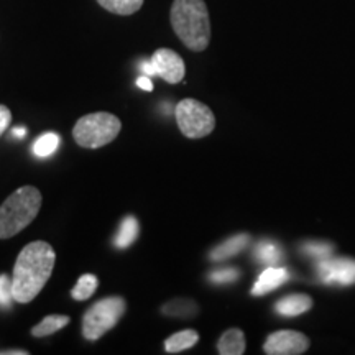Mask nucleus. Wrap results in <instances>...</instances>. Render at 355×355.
<instances>
[{
    "label": "nucleus",
    "mask_w": 355,
    "mask_h": 355,
    "mask_svg": "<svg viewBox=\"0 0 355 355\" xmlns=\"http://www.w3.org/2000/svg\"><path fill=\"white\" fill-rule=\"evenodd\" d=\"M56 254L48 242L35 241L21 248L12 273L13 300L20 304L33 301L55 268Z\"/></svg>",
    "instance_id": "f257e3e1"
},
{
    "label": "nucleus",
    "mask_w": 355,
    "mask_h": 355,
    "mask_svg": "<svg viewBox=\"0 0 355 355\" xmlns=\"http://www.w3.org/2000/svg\"><path fill=\"white\" fill-rule=\"evenodd\" d=\"M171 26L191 51H204L211 42V19L204 0H175L170 12Z\"/></svg>",
    "instance_id": "f03ea898"
},
{
    "label": "nucleus",
    "mask_w": 355,
    "mask_h": 355,
    "mask_svg": "<svg viewBox=\"0 0 355 355\" xmlns=\"http://www.w3.org/2000/svg\"><path fill=\"white\" fill-rule=\"evenodd\" d=\"M42 193L35 186H21L0 206V239H12L35 220L42 209Z\"/></svg>",
    "instance_id": "7ed1b4c3"
},
{
    "label": "nucleus",
    "mask_w": 355,
    "mask_h": 355,
    "mask_svg": "<svg viewBox=\"0 0 355 355\" xmlns=\"http://www.w3.org/2000/svg\"><path fill=\"white\" fill-rule=\"evenodd\" d=\"M121 130L122 122L117 115L94 112L79 119L73 128V139L83 148L96 150L114 141Z\"/></svg>",
    "instance_id": "20e7f679"
},
{
    "label": "nucleus",
    "mask_w": 355,
    "mask_h": 355,
    "mask_svg": "<svg viewBox=\"0 0 355 355\" xmlns=\"http://www.w3.org/2000/svg\"><path fill=\"white\" fill-rule=\"evenodd\" d=\"M127 309V301L121 296L96 301L83 316V336L86 340H99L105 332L112 331Z\"/></svg>",
    "instance_id": "39448f33"
},
{
    "label": "nucleus",
    "mask_w": 355,
    "mask_h": 355,
    "mask_svg": "<svg viewBox=\"0 0 355 355\" xmlns=\"http://www.w3.org/2000/svg\"><path fill=\"white\" fill-rule=\"evenodd\" d=\"M178 127L186 139L198 140L211 135L216 128L214 112L198 99H183L175 109Z\"/></svg>",
    "instance_id": "423d86ee"
},
{
    "label": "nucleus",
    "mask_w": 355,
    "mask_h": 355,
    "mask_svg": "<svg viewBox=\"0 0 355 355\" xmlns=\"http://www.w3.org/2000/svg\"><path fill=\"white\" fill-rule=\"evenodd\" d=\"M140 69L146 76H158L170 84H178L183 81L186 64L176 51L159 48L153 53L152 60L140 64Z\"/></svg>",
    "instance_id": "0eeeda50"
},
{
    "label": "nucleus",
    "mask_w": 355,
    "mask_h": 355,
    "mask_svg": "<svg viewBox=\"0 0 355 355\" xmlns=\"http://www.w3.org/2000/svg\"><path fill=\"white\" fill-rule=\"evenodd\" d=\"M308 349V336L298 331H277L263 344V352L268 355H301Z\"/></svg>",
    "instance_id": "6e6552de"
},
{
    "label": "nucleus",
    "mask_w": 355,
    "mask_h": 355,
    "mask_svg": "<svg viewBox=\"0 0 355 355\" xmlns=\"http://www.w3.org/2000/svg\"><path fill=\"white\" fill-rule=\"evenodd\" d=\"M318 275L327 285H354L355 283V260L354 259H321L318 263Z\"/></svg>",
    "instance_id": "1a4fd4ad"
},
{
    "label": "nucleus",
    "mask_w": 355,
    "mask_h": 355,
    "mask_svg": "<svg viewBox=\"0 0 355 355\" xmlns=\"http://www.w3.org/2000/svg\"><path fill=\"white\" fill-rule=\"evenodd\" d=\"M288 279H290V273H288L286 268H282V266H268V268L260 273L259 279H257L254 288H252V295L263 296L266 293L285 285Z\"/></svg>",
    "instance_id": "9d476101"
},
{
    "label": "nucleus",
    "mask_w": 355,
    "mask_h": 355,
    "mask_svg": "<svg viewBox=\"0 0 355 355\" xmlns=\"http://www.w3.org/2000/svg\"><path fill=\"white\" fill-rule=\"evenodd\" d=\"M313 298H311L309 295L296 293V295H288L283 296L282 300H278L277 304H275V311H277L279 316L296 318L308 313V311L313 308Z\"/></svg>",
    "instance_id": "9b49d317"
},
{
    "label": "nucleus",
    "mask_w": 355,
    "mask_h": 355,
    "mask_svg": "<svg viewBox=\"0 0 355 355\" xmlns=\"http://www.w3.org/2000/svg\"><path fill=\"white\" fill-rule=\"evenodd\" d=\"M248 243H250V235L248 234L234 235V237H230L225 242H222L220 245L212 248L211 254H209V259L212 261L227 260V259H230V257L241 254V252L248 245Z\"/></svg>",
    "instance_id": "f8f14e48"
},
{
    "label": "nucleus",
    "mask_w": 355,
    "mask_h": 355,
    "mask_svg": "<svg viewBox=\"0 0 355 355\" xmlns=\"http://www.w3.org/2000/svg\"><path fill=\"white\" fill-rule=\"evenodd\" d=\"M247 349L245 334L241 329H229L220 336L217 343V352L220 355H242Z\"/></svg>",
    "instance_id": "ddd939ff"
},
{
    "label": "nucleus",
    "mask_w": 355,
    "mask_h": 355,
    "mask_svg": "<svg viewBox=\"0 0 355 355\" xmlns=\"http://www.w3.org/2000/svg\"><path fill=\"white\" fill-rule=\"evenodd\" d=\"M199 343V334L194 329H184L176 332L165 340V350L168 354H180Z\"/></svg>",
    "instance_id": "4468645a"
},
{
    "label": "nucleus",
    "mask_w": 355,
    "mask_h": 355,
    "mask_svg": "<svg viewBox=\"0 0 355 355\" xmlns=\"http://www.w3.org/2000/svg\"><path fill=\"white\" fill-rule=\"evenodd\" d=\"M139 232H140L139 220H137L133 216H125L123 217V220L121 222V225H119V232L115 235L114 245L121 248V250L130 247L132 243L137 241V237H139Z\"/></svg>",
    "instance_id": "2eb2a0df"
},
{
    "label": "nucleus",
    "mask_w": 355,
    "mask_h": 355,
    "mask_svg": "<svg viewBox=\"0 0 355 355\" xmlns=\"http://www.w3.org/2000/svg\"><path fill=\"white\" fill-rule=\"evenodd\" d=\"M69 322H71L69 316H63V314H51V316H46L44 319H42V322H38L37 326L32 327V336L33 337L51 336L68 326Z\"/></svg>",
    "instance_id": "dca6fc26"
},
{
    "label": "nucleus",
    "mask_w": 355,
    "mask_h": 355,
    "mask_svg": "<svg viewBox=\"0 0 355 355\" xmlns=\"http://www.w3.org/2000/svg\"><path fill=\"white\" fill-rule=\"evenodd\" d=\"M162 313L170 318H193L198 314V304L191 300H173L162 308Z\"/></svg>",
    "instance_id": "f3484780"
},
{
    "label": "nucleus",
    "mask_w": 355,
    "mask_h": 355,
    "mask_svg": "<svg viewBox=\"0 0 355 355\" xmlns=\"http://www.w3.org/2000/svg\"><path fill=\"white\" fill-rule=\"evenodd\" d=\"M97 286H99V279H97L96 275L86 273L78 279V283L74 285L73 290H71V296L76 301H87L92 295H94Z\"/></svg>",
    "instance_id": "a211bd4d"
},
{
    "label": "nucleus",
    "mask_w": 355,
    "mask_h": 355,
    "mask_svg": "<svg viewBox=\"0 0 355 355\" xmlns=\"http://www.w3.org/2000/svg\"><path fill=\"white\" fill-rule=\"evenodd\" d=\"M97 3L115 15H132L140 10L144 0H97Z\"/></svg>",
    "instance_id": "6ab92c4d"
},
{
    "label": "nucleus",
    "mask_w": 355,
    "mask_h": 355,
    "mask_svg": "<svg viewBox=\"0 0 355 355\" xmlns=\"http://www.w3.org/2000/svg\"><path fill=\"white\" fill-rule=\"evenodd\" d=\"M60 144H61V139L58 133L55 132L43 133V135L38 137L37 141L33 144V153L37 155L38 158H48L51 157L58 148H60Z\"/></svg>",
    "instance_id": "aec40b11"
},
{
    "label": "nucleus",
    "mask_w": 355,
    "mask_h": 355,
    "mask_svg": "<svg viewBox=\"0 0 355 355\" xmlns=\"http://www.w3.org/2000/svg\"><path fill=\"white\" fill-rule=\"evenodd\" d=\"M255 255L260 261H263V263H268V265L277 263V261H279V259H282L279 247L273 242H260V245L257 247L255 250Z\"/></svg>",
    "instance_id": "412c9836"
},
{
    "label": "nucleus",
    "mask_w": 355,
    "mask_h": 355,
    "mask_svg": "<svg viewBox=\"0 0 355 355\" xmlns=\"http://www.w3.org/2000/svg\"><path fill=\"white\" fill-rule=\"evenodd\" d=\"M13 293H12V278L8 275H0V306L3 309H8L12 306Z\"/></svg>",
    "instance_id": "4be33fe9"
},
{
    "label": "nucleus",
    "mask_w": 355,
    "mask_h": 355,
    "mask_svg": "<svg viewBox=\"0 0 355 355\" xmlns=\"http://www.w3.org/2000/svg\"><path fill=\"white\" fill-rule=\"evenodd\" d=\"M241 277L239 268H220L209 273V279L214 285H224V283H234Z\"/></svg>",
    "instance_id": "5701e85b"
},
{
    "label": "nucleus",
    "mask_w": 355,
    "mask_h": 355,
    "mask_svg": "<svg viewBox=\"0 0 355 355\" xmlns=\"http://www.w3.org/2000/svg\"><path fill=\"white\" fill-rule=\"evenodd\" d=\"M304 254L309 255V257H316V259H326V257H329L332 254V245L329 243H324V242H311V243H306L303 247Z\"/></svg>",
    "instance_id": "b1692460"
},
{
    "label": "nucleus",
    "mask_w": 355,
    "mask_h": 355,
    "mask_svg": "<svg viewBox=\"0 0 355 355\" xmlns=\"http://www.w3.org/2000/svg\"><path fill=\"white\" fill-rule=\"evenodd\" d=\"M12 123V112L7 105L0 104V137L6 133V130Z\"/></svg>",
    "instance_id": "393cba45"
},
{
    "label": "nucleus",
    "mask_w": 355,
    "mask_h": 355,
    "mask_svg": "<svg viewBox=\"0 0 355 355\" xmlns=\"http://www.w3.org/2000/svg\"><path fill=\"white\" fill-rule=\"evenodd\" d=\"M137 86H139L140 89H144V91H148V92L153 91L152 79H150V76H146V74H144V76H140L139 79H137Z\"/></svg>",
    "instance_id": "a878e982"
},
{
    "label": "nucleus",
    "mask_w": 355,
    "mask_h": 355,
    "mask_svg": "<svg viewBox=\"0 0 355 355\" xmlns=\"http://www.w3.org/2000/svg\"><path fill=\"white\" fill-rule=\"evenodd\" d=\"M12 135L15 137V139H24V137L26 135V128H24V127L13 128V130H12Z\"/></svg>",
    "instance_id": "bb28decb"
},
{
    "label": "nucleus",
    "mask_w": 355,
    "mask_h": 355,
    "mask_svg": "<svg viewBox=\"0 0 355 355\" xmlns=\"http://www.w3.org/2000/svg\"><path fill=\"white\" fill-rule=\"evenodd\" d=\"M0 355H28L26 350H0Z\"/></svg>",
    "instance_id": "cd10ccee"
}]
</instances>
